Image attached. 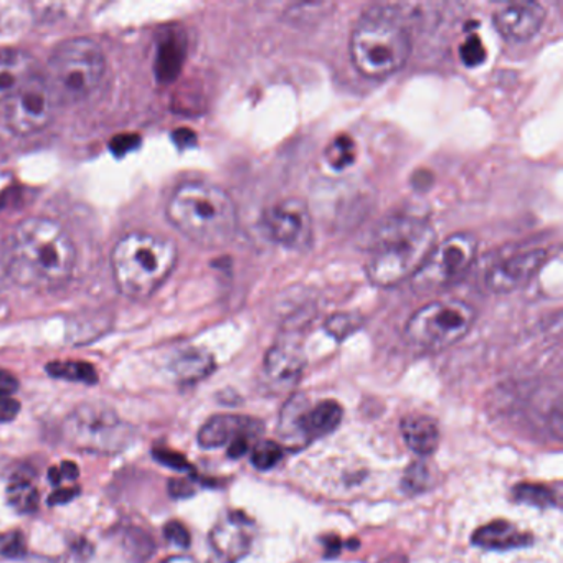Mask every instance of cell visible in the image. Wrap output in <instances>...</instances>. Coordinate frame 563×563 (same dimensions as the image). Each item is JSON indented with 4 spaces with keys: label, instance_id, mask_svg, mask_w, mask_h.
<instances>
[{
    "label": "cell",
    "instance_id": "cell-1",
    "mask_svg": "<svg viewBox=\"0 0 563 563\" xmlns=\"http://www.w3.org/2000/svg\"><path fill=\"white\" fill-rule=\"evenodd\" d=\"M4 256L8 275L15 282L31 288L54 289L74 273L77 250L60 223L34 217L19 223Z\"/></svg>",
    "mask_w": 563,
    "mask_h": 563
},
{
    "label": "cell",
    "instance_id": "cell-2",
    "mask_svg": "<svg viewBox=\"0 0 563 563\" xmlns=\"http://www.w3.org/2000/svg\"><path fill=\"white\" fill-rule=\"evenodd\" d=\"M433 225L413 216H395L375 230L365 272L374 285L390 288L411 278L434 246Z\"/></svg>",
    "mask_w": 563,
    "mask_h": 563
},
{
    "label": "cell",
    "instance_id": "cell-3",
    "mask_svg": "<svg viewBox=\"0 0 563 563\" xmlns=\"http://www.w3.org/2000/svg\"><path fill=\"white\" fill-rule=\"evenodd\" d=\"M167 216L183 235L207 249L227 245L239 230V212L232 197L219 186L199 180L177 187Z\"/></svg>",
    "mask_w": 563,
    "mask_h": 563
},
{
    "label": "cell",
    "instance_id": "cell-4",
    "mask_svg": "<svg viewBox=\"0 0 563 563\" xmlns=\"http://www.w3.org/2000/svg\"><path fill=\"white\" fill-rule=\"evenodd\" d=\"M176 262L173 240L141 232L123 236L111 256L118 288L133 299L150 298L173 273Z\"/></svg>",
    "mask_w": 563,
    "mask_h": 563
},
{
    "label": "cell",
    "instance_id": "cell-5",
    "mask_svg": "<svg viewBox=\"0 0 563 563\" xmlns=\"http://www.w3.org/2000/svg\"><path fill=\"white\" fill-rule=\"evenodd\" d=\"M411 54L407 29L397 15L375 8L362 15L351 35L354 67L367 78H385L405 67Z\"/></svg>",
    "mask_w": 563,
    "mask_h": 563
},
{
    "label": "cell",
    "instance_id": "cell-6",
    "mask_svg": "<svg viewBox=\"0 0 563 563\" xmlns=\"http://www.w3.org/2000/svg\"><path fill=\"white\" fill-rule=\"evenodd\" d=\"M107 58L90 38H71L55 48L44 77L55 103L67 107L90 98L103 81Z\"/></svg>",
    "mask_w": 563,
    "mask_h": 563
},
{
    "label": "cell",
    "instance_id": "cell-7",
    "mask_svg": "<svg viewBox=\"0 0 563 563\" xmlns=\"http://www.w3.org/2000/svg\"><path fill=\"white\" fill-rule=\"evenodd\" d=\"M71 446L95 454H118L133 444L136 430L107 405L88 404L75 408L64 427Z\"/></svg>",
    "mask_w": 563,
    "mask_h": 563
},
{
    "label": "cell",
    "instance_id": "cell-8",
    "mask_svg": "<svg viewBox=\"0 0 563 563\" xmlns=\"http://www.w3.org/2000/svg\"><path fill=\"white\" fill-rule=\"evenodd\" d=\"M476 321L473 306L457 299L434 301L418 309L405 325V338L415 347L438 352L464 338Z\"/></svg>",
    "mask_w": 563,
    "mask_h": 563
},
{
    "label": "cell",
    "instance_id": "cell-9",
    "mask_svg": "<svg viewBox=\"0 0 563 563\" xmlns=\"http://www.w3.org/2000/svg\"><path fill=\"white\" fill-rule=\"evenodd\" d=\"M476 255V236L454 233L433 246L423 265L411 276V286L421 295L448 288L470 272Z\"/></svg>",
    "mask_w": 563,
    "mask_h": 563
},
{
    "label": "cell",
    "instance_id": "cell-10",
    "mask_svg": "<svg viewBox=\"0 0 563 563\" xmlns=\"http://www.w3.org/2000/svg\"><path fill=\"white\" fill-rule=\"evenodd\" d=\"M0 104L5 126L18 134H34L47 128L57 107L44 74L35 75Z\"/></svg>",
    "mask_w": 563,
    "mask_h": 563
},
{
    "label": "cell",
    "instance_id": "cell-11",
    "mask_svg": "<svg viewBox=\"0 0 563 563\" xmlns=\"http://www.w3.org/2000/svg\"><path fill=\"white\" fill-rule=\"evenodd\" d=\"M263 230L273 242L291 250L311 245L312 219L308 206L299 199H286L269 207L262 219Z\"/></svg>",
    "mask_w": 563,
    "mask_h": 563
},
{
    "label": "cell",
    "instance_id": "cell-12",
    "mask_svg": "<svg viewBox=\"0 0 563 563\" xmlns=\"http://www.w3.org/2000/svg\"><path fill=\"white\" fill-rule=\"evenodd\" d=\"M547 258H549L547 250H530V252L507 256L487 273V288L499 295L516 291L526 286L543 268Z\"/></svg>",
    "mask_w": 563,
    "mask_h": 563
},
{
    "label": "cell",
    "instance_id": "cell-13",
    "mask_svg": "<svg viewBox=\"0 0 563 563\" xmlns=\"http://www.w3.org/2000/svg\"><path fill=\"white\" fill-rule=\"evenodd\" d=\"M295 413L285 410L283 427L295 428V437L301 441H314L332 433L342 421V407L334 400L319 401L309 410L299 411L298 404L288 405Z\"/></svg>",
    "mask_w": 563,
    "mask_h": 563
},
{
    "label": "cell",
    "instance_id": "cell-14",
    "mask_svg": "<svg viewBox=\"0 0 563 563\" xmlns=\"http://www.w3.org/2000/svg\"><path fill=\"white\" fill-rule=\"evenodd\" d=\"M253 522L242 512H230L210 533V543L217 555L227 563H236L252 549Z\"/></svg>",
    "mask_w": 563,
    "mask_h": 563
},
{
    "label": "cell",
    "instance_id": "cell-15",
    "mask_svg": "<svg viewBox=\"0 0 563 563\" xmlns=\"http://www.w3.org/2000/svg\"><path fill=\"white\" fill-rule=\"evenodd\" d=\"M545 21V9L537 2H512L494 14V25L503 37L526 42L532 38Z\"/></svg>",
    "mask_w": 563,
    "mask_h": 563
},
{
    "label": "cell",
    "instance_id": "cell-16",
    "mask_svg": "<svg viewBox=\"0 0 563 563\" xmlns=\"http://www.w3.org/2000/svg\"><path fill=\"white\" fill-rule=\"evenodd\" d=\"M262 424L239 415H217L210 418L199 431V444L206 450L225 446L240 437H255Z\"/></svg>",
    "mask_w": 563,
    "mask_h": 563
},
{
    "label": "cell",
    "instance_id": "cell-17",
    "mask_svg": "<svg viewBox=\"0 0 563 563\" xmlns=\"http://www.w3.org/2000/svg\"><path fill=\"white\" fill-rule=\"evenodd\" d=\"M38 74L37 64L25 52H0V103Z\"/></svg>",
    "mask_w": 563,
    "mask_h": 563
},
{
    "label": "cell",
    "instance_id": "cell-18",
    "mask_svg": "<svg viewBox=\"0 0 563 563\" xmlns=\"http://www.w3.org/2000/svg\"><path fill=\"white\" fill-rule=\"evenodd\" d=\"M305 368V355L299 345L291 342H278L269 349L265 358V371L268 377L282 384L296 382Z\"/></svg>",
    "mask_w": 563,
    "mask_h": 563
},
{
    "label": "cell",
    "instance_id": "cell-19",
    "mask_svg": "<svg viewBox=\"0 0 563 563\" xmlns=\"http://www.w3.org/2000/svg\"><path fill=\"white\" fill-rule=\"evenodd\" d=\"M533 542L530 533L520 532L516 526L506 520H494L487 526L479 527L474 532V545L487 550L522 549Z\"/></svg>",
    "mask_w": 563,
    "mask_h": 563
},
{
    "label": "cell",
    "instance_id": "cell-20",
    "mask_svg": "<svg viewBox=\"0 0 563 563\" xmlns=\"http://www.w3.org/2000/svg\"><path fill=\"white\" fill-rule=\"evenodd\" d=\"M405 443L418 456H431L440 444V428L437 421L424 415H408L401 420Z\"/></svg>",
    "mask_w": 563,
    "mask_h": 563
},
{
    "label": "cell",
    "instance_id": "cell-21",
    "mask_svg": "<svg viewBox=\"0 0 563 563\" xmlns=\"http://www.w3.org/2000/svg\"><path fill=\"white\" fill-rule=\"evenodd\" d=\"M184 58H186V42L176 32H170L159 42V48H157L156 71L159 80H174L183 68Z\"/></svg>",
    "mask_w": 563,
    "mask_h": 563
},
{
    "label": "cell",
    "instance_id": "cell-22",
    "mask_svg": "<svg viewBox=\"0 0 563 563\" xmlns=\"http://www.w3.org/2000/svg\"><path fill=\"white\" fill-rule=\"evenodd\" d=\"M213 368H216V362L212 355L197 349L180 354L173 365L174 374L186 384L202 380L207 375L212 374Z\"/></svg>",
    "mask_w": 563,
    "mask_h": 563
},
{
    "label": "cell",
    "instance_id": "cell-23",
    "mask_svg": "<svg viewBox=\"0 0 563 563\" xmlns=\"http://www.w3.org/2000/svg\"><path fill=\"white\" fill-rule=\"evenodd\" d=\"M120 547L131 563H144L156 550L153 537L137 527H128L120 533Z\"/></svg>",
    "mask_w": 563,
    "mask_h": 563
},
{
    "label": "cell",
    "instance_id": "cell-24",
    "mask_svg": "<svg viewBox=\"0 0 563 563\" xmlns=\"http://www.w3.org/2000/svg\"><path fill=\"white\" fill-rule=\"evenodd\" d=\"M47 372L55 378H65L70 382H84V384H97V371L87 362H52L47 365Z\"/></svg>",
    "mask_w": 563,
    "mask_h": 563
},
{
    "label": "cell",
    "instance_id": "cell-25",
    "mask_svg": "<svg viewBox=\"0 0 563 563\" xmlns=\"http://www.w3.org/2000/svg\"><path fill=\"white\" fill-rule=\"evenodd\" d=\"M8 500L18 512L32 514L38 507V490L29 481L18 479L9 486Z\"/></svg>",
    "mask_w": 563,
    "mask_h": 563
},
{
    "label": "cell",
    "instance_id": "cell-26",
    "mask_svg": "<svg viewBox=\"0 0 563 563\" xmlns=\"http://www.w3.org/2000/svg\"><path fill=\"white\" fill-rule=\"evenodd\" d=\"M514 497L522 504L539 507V509H549L556 506L555 496L549 487L542 484L522 483L514 487Z\"/></svg>",
    "mask_w": 563,
    "mask_h": 563
},
{
    "label": "cell",
    "instance_id": "cell-27",
    "mask_svg": "<svg viewBox=\"0 0 563 563\" xmlns=\"http://www.w3.org/2000/svg\"><path fill=\"white\" fill-rule=\"evenodd\" d=\"M325 159H328L332 169H347L355 159V144L352 137L347 134L335 137L325 151Z\"/></svg>",
    "mask_w": 563,
    "mask_h": 563
},
{
    "label": "cell",
    "instance_id": "cell-28",
    "mask_svg": "<svg viewBox=\"0 0 563 563\" xmlns=\"http://www.w3.org/2000/svg\"><path fill=\"white\" fill-rule=\"evenodd\" d=\"M283 460V448L273 441H262L252 453V463L256 470H273Z\"/></svg>",
    "mask_w": 563,
    "mask_h": 563
},
{
    "label": "cell",
    "instance_id": "cell-29",
    "mask_svg": "<svg viewBox=\"0 0 563 563\" xmlns=\"http://www.w3.org/2000/svg\"><path fill=\"white\" fill-rule=\"evenodd\" d=\"M430 486V471L423 463H413L401 479V487L407 494L423 493Z\"/></svg>",
    "mask_w": 563,
    "mask_h": 563
},
{
    "label": "cell",
    "instance_id": "cell-30",
    "mask_svg": "<svg viewBox=\"0 0 563 563\" xmlns=\"http://www.w3.org/2000/svg\"><path fill=\"white\" fill-rule=\"evenodd\" d=\"M0 555L5 559H24L27 555V542L21 530H11L0 536Z\"/></svg>",
    "mask_w": 563,
    "mask_h": 563
},
{
    "label": "cell",
    "instance_id": "cell-31",
    "mask_svg": "<svg viewBox=\"0 0 563 563\" xmlns=\"http://www.w3.org/2000/svg\"><path fill=\"white\" fill-rule=\"evenodd\" d=\"M461 62L467 68L479 67L486 60V47L476 34L470 35L460 47Z\"/></svg>",
    "mask_w": 563,
    "mask_h": 563
},
{
    "label": "cell",
    "instance_id": "cell-32",
    "mask_svg": "<svg viewBox=\"0 0 563 563\" xmlns=\"http://www.w3.org/2000/svg\"><path fill=\"white\" fill-rule=\"evenodd\" d=\"M361 321L352 314H335L325 322L329 334L334 335L338 341L347 338L349 334L358 328Z\"/></svg>",
    "mask_w": 563,
    "mask_h": 563
},
{
    "label": "cell",
    "instance_id": "cell-33",
    "mask_svg": "<svg viewBox=\"0 0 563 563\" xmlns=\"http://www.w3.org/2000/svg\"><path fill=\"white\" fill-rule=\"evenodd\" d=\"M154 460L157 463L163 464V466L170 467V470L177 471H190L192 466H190L189 461L183 456V454L176 453V451L166 450V448H156L153 451Z\"/></svg>",
    "mask_w": 563,
    "mask_h": 563
},
{
    "label": "cell",
    "instance_id": "cell-34",
    "mask_svg": "<svg viewBox=\"0 0 563 563\" xmlns=\"http://www.w3.org/2000/svg\"><path fill=\"white\" fill-rule=\"evenodd\" d=\"M164 536L174 545L180 547V549H189L190 545V533L184 523L177 522V520H170L164 527Z\"/></svg>",
    "mask_w": 563,
    "mask_h": 563
},
{
    "label": "cell",
    "instance_id": "cell-35",
    "mask_svg": "<svg viewBox=\"0 0 563 563\" xmlns=\"http://www.w3.org/2000/svg\"><path fill=\"white\" fill-rule=\"evenodd\" d=\"M19 411H21V404L18 400L11 397L0 398V423L14 420Z\"/></svg>",
    "mask_w": 563,
    "mask_h": 563
},
{
    "label": "cell",
    "instance_id": "cell-36",
    "mask_svg": "<svg viewBox=\"0 0 563 563\" xmlns=\"http://www.w3.org/2000/svg\"><path fill=\"white\" fill-rule=\"evenodd\" d=\"M196 490V483L192 479H173L169 483V493L173 497H190Z\"/></svg>",
    "mask_w": 563,
    "mask_h": 563
},
{
    "label": "cell",
    "instance_id": "cell-37",
    "mask_svg": "<svg viewBox=\"0 0 563 563\" xmlns=\"http://www.w3.org/2000/svg\"><path fill=\"white\" fill-rule=\"evenodd\" d=\"M78 494H80V487H62L51 494L48 506H62V504L70 503Z\"/></svg>",
    "mask_w": 563,
    "mask_h": 563
},
{
    "label": "cell",
    "instance_id": "cell-38",
    "mask_svg": "<svg viewBox=\"0 0 563 563\" xmlns=\"http://www.w3.org/2000/svg\"><path fill=\"white\" fill-rule=\"evenodd\" d=\"M19 384L15 380L14 375L9 374V372L0 371V398L9 397V395L14 394L18 390Z\"/></svg>",
    "mask_w": 563,
    "mask_h": 563
},
{
    "label": "cell",
    "instance_id": "cell-39",
    "mask_svg": "<svg viewBox=\"0 0 563 563\" xmlns=\"http://www.w3.org/2000/svg\"><path fill=\"white\" fill-rule=\"evenodd\" d=\"M249 443L250 437L236 438L235 441L229 444V456L233 457V460L245 456L246 451H249Z\"/></svg>",
    "mask_w": 563,
    "mask_h": 563
},
{
    "label": "cell",
    "instance_id": "cell-40",
    "mask_svg": "<svg viewBox=\"0 0 563 563\" xmlns=\"http://www.w3.org/2000/svg\"><path fill=\"white\" fill-rule=\"evenodd\" d=\"M58 474H60L62 481H75L80 471H78L77 464L71 463V461H65V463H62V466H58Z\"/></svg>",
    "mask_w": 563,
    "mask_h": 563
},
{
    "label": "cell",
    "instance_id": "cell-41",
    "mask_svg": "<svg viewBox=\"0 0 563 563\" xmlns=\"http://www.w3.org/2000/svg\"><path fill=\"white\" fill-rule=\"evenodd\" d=\"M71 549H74V552L77 553L78 559L81 560L88 559V556L91 555V552H93V550H91L90 543H88L85 539L78 540V542L75 543Z\"/></svg>",
    "mask_w": 563,
    "mask_h": 563
},
{
    "label": "cell",
    "instance_id": "cell-42",
    "mask_svg": "<svg viewBox=\"0 0 563 563\" xmlns=\"http://www.w3.org/2000/svg\"><path fill=\"white\" fill-rule=\"evenodd\" d=\"M176 141L179 146H189V144L196 143V134L189 130L177 131Z\"/></svg>",
    "mask_w": 563,
    "mask_h": 563
},
{
    "label": "cell",
    "instance_id": "cell-43",
    "mask_svg": "<svg viewBox=\"0 0 563 563\" xmlns=\"http://www.w3.org/2000/svg\"><path fill=\"white\" fill-rule=\"evenodd\" d=\"M31 563H64L62 559H51V556H34Z\"/></svg>",
    "mask_w": 563,
    "mask_h": 563
},
{
    "label": "cell",
    "instance_id": "cell-44",
    "mask_svg": "<svg viewBox=\"0 0 563 563\" xmlns=\"http://www.w3.org/2000/svg\"><path fill=\"white\" fill-rule=\"evenodd\" d=\"M167 563H194L190 559H174L169 560Z\"/></svg>",
    "mask_w": 563,
    "mask_h": 563
}]
</instances>
